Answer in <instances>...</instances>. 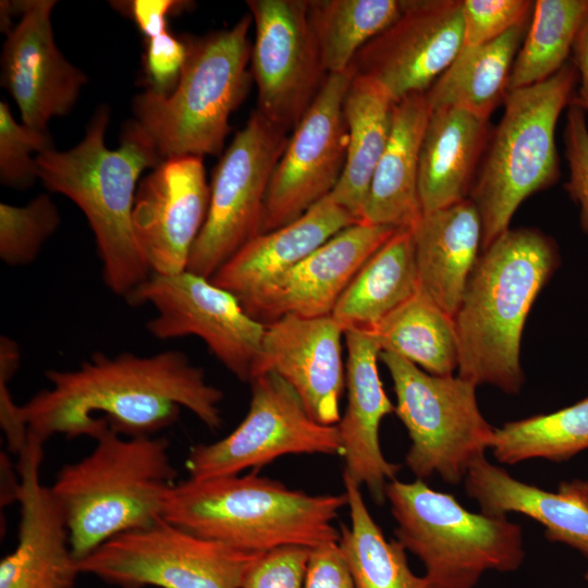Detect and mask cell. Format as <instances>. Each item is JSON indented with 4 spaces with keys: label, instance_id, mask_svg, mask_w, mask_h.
Instances as JSON below:
<instances>
[{
    "label": "cell",
    "instance_id": "6da1fadb",
    "mask_svg": "<svg viewBox=\"0 0 588 588\" xmlns=\"http://www.w3.org/2000/svg\"><path fill=\"white\" fill-rule=\"evenodd\" d=\"M45 376L50 388L21 406L27 433L44 442L56 434L94 438L106 426L124 437H150L174 424L182 408L211 430L222 425V391L180 351L95 353L75 369Z\"/></svg>",
    "mask_w": 588,
    "mask_h": 588
},
{
    "label": "cell",
    "instance_id": "7a4b0ae2",
    "mask_svg": "<svg viewBox=\"0 0 588 588\" xmlns=\"http://www.w3.org/2000/svg\"><path fill=\"white\" fill-rule=\"evenodd\" d=\"M108 123L109 109L100 107L79 144L65 151H42L35 160L44 185L69 197L86 216L103 281L125 298L151 275L134 233L133 207L142 172L155 169L162 159L136 121L124 127L120 147L108 149Z\"/></svg>",
    "mask_w": 588,
    "mask_h": 588
},
{
    "label": "cell",
    "instance_id": "3957f363",
    "mask_svg": "<svg viewBox=\"0 0 588 588\" xmlns=\"http://www.w3.org/2000/svg\"><path fill=\"white\" fill-rule=\"evenodd\" d=\"M559 264L555 243L535 229H509L479 256L454 316L458 375L518 393L527 315Z\"/></svg>",
    "mask_w": 588,
    "mask_h": 588
},
{
    "label": "cell",
    "instance_id": "277c9868",
    "mask_svg": "<svg viewBox=\"0 0 588 588\" xmlns=\"http://www.w3.org/2000/svg\"><path fill=\"white\" fill-rule=\"evenodd\" d=\"M346 493L309 494L259 476L188 478L175 483L162 518L198 537L230 548L264 553L283 547L338 542L333 522Z\"/></svg>",
    "mask_w": 588,
    "mask_h": 588
},
{
    "label": "cell",
    "instance_id": "5b68a950",
    "mask_svg": "<svg viewBox=\"0 0 588 588\" xmlns=\"http://www.w3.org/2000/svg\"><path fill=\"white\" fill-rule=\"evenodd\" d=\"M94 439L93 452L64 465L50 487L77 562L109 539L162 518L176 477L166 438L124 437L106 426Z\"/></svg>",
    "mask_w": 588,
    "mask_h": 588
},
{
    "label": "cell",
    "instance_id": "8992f818",
    "mask_svg": "<svg viewBox=\"0 0 588 588\" xmlns=\"http://www.w3.org/2000/svg\"><path fill=\"white\" fill-rule=\"evenodd\" d=\"M250 14L231 28L187 39L180 79L168 96L150 90L134 99L136 122L162 160L219 155L230 132L229 118L243 102L253 78Z\"/></svg>",
    "mask_w": 588,
    "mask_h": 588
},
{
    "label": "cell",
    "instance_id": "52a82bcc",
    "mask_svg": "<svg viewBox=\"0 0 588 588\" xmlns=\"http://www.w3.org/2000/svg\"><path fill=\"white\" fill-rule=\"evenodd\" d=\"M577 84V70L568 60L548 79L507 91L468 197L481 218L482 250L510 229L527 197L559 181L555 127Z\"/></svg>",
    "mask_w": 588,
    "mask_h": 588
},
{
    "label": "cell",
    "instance_id": "ba28073f",
    "mask_svg": "<svg viewBox=\"0 0 588 588\" xmlns=\"http://www.w3.org/2000/svg\"><path fill=\"white\" fill-rule=\"evenodd\" d=\"M394 535L425 567L432 588H474L488 571L514 572L525 559L523 528L506 516L466 510L422 479L385 487Z\"/></svg>",
    "mask_w": 588,
    "mask_h": 588
},
{
    "label": "cell",
    "instance_id": "9c48e42d",
    "mask_svg": "<svg viewBox=\"0 0 588 588\" xmlns=\"http://www.w3.org/2000/svg\"><path fill=\"white\" fill-rule=\"evenodd\" d=\"M380 360L392 378L395 413L412 442L407 467L418 479L437 474L446 483H460L494 440L495 428L477 403V385L460 376L428 373L391 352H381Z\"/></svg>",
    "mask_w": 588,
    "mask_h": 588
},
{
    "label": "cell",
    "instance_id": "30bf717a",
    "mask_svg": "<svg viewBox=\"0 0 588 588\" xmlns=\"http://www.w3.org/2000/svg\"><path fill=\"white\" fill-rule=\"evenodd\" d=\"M258 554L198 537L160 518L109 539L79 560L77 568L120 588H241Z\"/></svg>",
    "mask_w": 588,
    "mask_h": 588
},
{
    "label": "cell",
    "instance_id": "8fae6325",
    "mask_svg": "<svg viewBox=\"0 0 588 588\" xmlns=\"http://www.w3.org/2000/svg\"><path fill=\"white\" fill-rule=\"evenodd\" d=\"M287 139L257 109L250 113L213 169L206 220L186 270L210 279L260 234L268 184Z\"/></svg>",
    "mask_w": 588,
    "mask_h": 588
},
{
    "label": "cell",
    "instance_id": "7c38bea8",
    "mask_svg": "<svg viewBox=\"0 0 588 588\" xmlns=\"http://www.w3.org/2000/svg\"><path fill=\"white\" fill-rule=\"evenodd\" d=\"M246 416L226 437L194 445L186 460L189 478L240 475L287 454H343L338 425L317 422L292 387L273 372L250 381Z\"/></svg>",
    "mask_w": 588,
    "mask_h": 588
},
{
    "label": "cell",
    "instance_id": "4fadbf2b",
    "mask_svg": "<svg viewBox=\"0 0 588 588\" xmlns=\"http://www.w3.org/2000/svg\"><path fill=\"white\" fill-rule=\"evenodd\" d=\"M125 299L133 306L149 304L156 309L146 324L154 338L198 336L240 381H250L266 326L252 318L229 291L185 270L151 273Z\"/></svg>",
    "mask_w": 588,
    "mask_h": 588
},
{
    "label": "cell",
    "instance_id": "5bb4252c",
    "mask_svg": "<svg viewBox=\"0 0 588 588\" xmlns=\"http://www.w3.org/2000/svg\"><path fill=\"white\" fill-rule=\"evenodd\" d=\"M353 76L352 66L328 75L289 136L268 184L260 233L293 222L334 189L345 164L343 102Z\"/></svg>",
    "mask_w": 588,
    "mask_h": 588
},
{
    "label": "cell",
    "instance_id": "9a60e30c",
    "mask_svg": "<svg viewBox=\"0 0 588 588\" xmlns=\"http://www.w3.org/2000/svg\"><path fill=\"white\" fill-rule=\"evenodd\" d=\"M309 0H248L255 27L250 71L257 110L289 133L298 124L328 74L308 20Z\"/></svg>",
    "mask_w": 588,
    "mask_h": 588
},
{
    "label": "cell",
    "instance_id": "2e32d148",
    "mask_svg": "<svg viewBox=\"0 0 588 588\" xmlns=\"http://www.w3.org/2000/svg\"><path fill=\"white\" fill-rule=\"evenodd\" d=\"M461 0H406L402 15L364 46L352 68L397 103L425 94L463 48Z\"/></svg>",
    "mask_w": 588,
    "mask_h": 588
},
{
    "label": "cell",
    "instance_id": "e0dca14e",
    "mask_svg": "<svg viewBox=\"0 0 588 588\" xmlns=\"http://www.w3.org/2000/svg\"><path fill=\"white\" fill-rule=\"evenodd\" d=\"M209 198L200 156L164 159L142 179L134 199L133 229L151 273L186 270Z\"/></svg>",
    "mask_w": 588,
    "mask_h": 588
},
{
    "label": "cell",
    "instance_id": "ac0fdd59",
    "mask_svg": "<svg viewBox=\"0 0 588 588\" xmlns=\"http://www.w3.org/2000/svg\"><path fill=\"white\" fill-rule=\"evenodd\" d=\"M21 21L7 35L1 54V86L15 100L23 124L46 131L49 120L66 114L86 75L54 44L53 0L16 1Z\"/></svg>",
    "mask_w": 588,
    "mask_h": 588
},
{
    "label": "cell",
    "instance_id": "d6986e66",
    "mask_svg": "<svg viewBox=\"0 0 588 588\" xmlns=\"http://www.w3.org/2000/svg\"><path fill=\"white\" fill-rule=\"evenodd\" d=\"M265 326L252 379L265 372L278 375L296 392L311 418L321 425H338L345 387L344 330L331 315H285Z\"/></svg>",
    "mask_w": 588,
    "mask_h": 588
},
{
    "label": "cell",
    "instance_id": "ffe728a7",
    "mask_svg": "<svg viewBox=\"0 0 588 588\" xmlns=\"http://www.w3.org/2000/svg\"><path fill=\"white\" fill-rule=\"evenodd\" d=\"M397 230L360 221L354 223L241 305L264 324L285 315L330 316L357 271Z\"/></svg>",
    "mask_w": 588,
    "mask_h": 588
},
{
    "label": "cell",
    "instance_id": "44dd1931",
    "mask_svg": "<svg viewBox=\"0 0 588 588\" xmlns=\"http://www.w3.org/2000/svg\"><path fill=\"white\" fill-rule=\"evenodd\" d=\"M42 444L27 433L19 453V541L0 562V588H73L79 574L63 512L40 481Z\"/></svg>",
    "mask_w": 588,
    "mask_h": 588
},
{
    "label": "cell",
    "instance_id": "7402d4cb",
    "mask_svg": "<svg viewBox=\"0 0 588 588\" xmlns=\"http://www.w3.org/2000/svg\"><path fill=\"white\" fill-rule=\"evenodd\" d=\"M346 409L338 424L345 462L344 471L357 485L367 488L377 504L385 502V487L400 471L380 448L382 419L395 412L384 392L378 371L381 347L375 334L366 329L344 333Z\"/></svg>",
    "mask_w": 588,
    "mask_h": 588
},
{
    "label": "cell",
    "instance_id": "603a6c76",
    "mask_svg": "<svg viewBox=\"0 0 588 588\" xmlns=\"http://www.w3.org/2000/svg\"><path fill=\"white\" fill-rule=\"evenodd\" d=\"M357 222L327 196L293 222L247 242L210 280L242 303L270 286L336 233Z\"/></svg>",
    "mask_w": 588,
    "mask_h": 588
},
{
    "label": "cell",
    "instance_id": "cb8c5ba5",
    "mask_svg": "<svg viewBox=\"0 0 588 588\" xmlns=\"http://www.w3.org/2000/svg\"><path fill=\"white\" fill-rule=\"evenodd\" d=\"M464 480L467 495L482 513L526 515L544 527L549 541L567 544L588 559V480L563 481L556 492L546 491L517 480L485 456Z\"/></svg>",
    "mask_w": 588,
    "mask_h": 588
},
{
    "label": "cell",
    "instance_id": "d4e9b609",
    "mask_svg": "<svg viewBox=\"0 0 588 588\" xmlns=\"http://www.w3.org/2000/svg\"><path fill=\"white\" fill-rule=\"evenodd\" d=\"M411 230L420 289L454 317L479 258V211L466 198L422 213Z\"/></svg>",
    "mask_w": 588,
    "mask_h": 588
},
{
    "label": "cell",
    "instance_id": "484cf974",
    "mask_svg": "<svg viewBox=\"0 0 588 588\" xmlns=\"http://www.w3.org/2000/svg\"><path fill=\"white\" fill-rule=\"evenodd\" d=\"M431 111L425 94H412L395 103L391 134L375 169L360 222L409 229L422 215L419 157Z\"/></svg>",
    "mask_w": 588,
    "mask_h": 588
},
{
    "label": "cell",
    "instance_id": "4316f807",
    "mask_svg": "<svg viewBox=\"0 0 588 588\" xmlns=\"http://www.w3.org/2000/svg\"><path fill=\"white\" fill-rule=\"evenodd\" d=\"M491 130L489 120L455 108L432 110L419 157L422 213L469 197Z\"/></svg>",
    "mask_w": 588,
    "mask_h": 588
},
{
    "label": "cell",
    "instance_id": "83f0119b",
    "mask_svg": "<svg viewBox=\"0 0 588 588\" xmlns=\"http://www.w3.org/2000/svg\"><path fill=\"white\" fill-rule=\"evenodd\" d=\"M394 107L395 102L377 83L354 72L343 102L347 131L345 164L329 196L358 221L391 134Z\"/></svg>",
    "mask_w": 588,
    "mask_h": 588
},
{
    "label": "cell",
    "instance_id": "f1b7e54d",
    "mask_svg": "<svg viewBox=\"0 0 588 588\" xmlns=\"http://www.w3.org/2000/svg\"><path fill=\"white\" fill-rule=\"evenodd\" d=\"M419 290L412 230L399 229L357 271L331 316L344 333L371 329Z\"/></svg>",
    "mask_w": 588,
    "mask_h": 588
},
{
    "label": "cell",
    "instance_id": "f546056e",
    "mask_svg": "<svg viewBox=\"0 0 588 588\" xmlns=\"http://www.w3.org/2000/svg\"><path fill=\"white\" fill-rule=\"evenodd\" d=\"M529 22L488 44L463 47L450 66L425 93L431 110L455 108L489 120L504 102L515 57Z\"/></svg>",
    "mask_w": 588,
    "mask_h": 588
},
{
    "label": "cell",
    "instance_id": "4dcf8cb0",
    "mask_svg": "<svg viewBox=\"0 0 588 588\" xmlns=\"http://www.w3.org/2000/svg\"><path fill=\"white\" fill-rule=\"evenodd\" d=\"M381 352L394 353L428 373L451 376L458 367L454 317L421 289L371 329Z\"/></svg>",
    "mask_w": 588,
    "mask_h": 588
},
{
    "label": "cell",
    "instance_id": "1f68e13d",
    "mask_svg": "<svg viewBox=\"0 0 588 588\" xmlns=\"http://www.w3.org/2000/svg\"><path fill=\"white\" fill-rule=\"evenodd\" d=\"M351 525H341L338 544L356 588H432L411 569L404 547L388 540L372 518L360 486L343 473Z\"/></svg>",
    "mask_w": 588,
    "mask_h": 588
},
{
    "label": "cell",
    "instance_id": "d6a6232c",
    "mask_svg": "<svg viewBox=\"0 0 588 588\" xmlns=\"http://www.w3.org/2000/svg\"><path fill=\"white\" fill-rule=\"evenodd\" d=\"M406 0H310L308 20L328 75L346 72L359 50L389 28Z\"/></svg>",
    "mask_w": 588,
    "mask_h": 588
},
{
    "label": "cell",
    "instance_id": "836d02e7",
    "mask_svg": "<svg viewBox=\"0 0 588 588\" xmlns=\"http://www.w3.org/2000/svg\"><path fill=\"white\" fill-rule=\"evenodd\" d=\"M588 19V0H538L515 57L509 91L543 82L568 61L575 38Z\"/></svg>",
    "mask_w": 588,
    "mask_h": 588
},
{
    "label": "cell",
    "instance_id": "e575fe53",
    "mask_svg": "<svg viewBox=\"0 0 588 588\" xmlns=\"http://www.w3.org/2000/svg\"><path fill=\"white\" fill-rule=\"evenodd\" d=\"M588 449V396L556 412L510 421L494 430L493 456L503 464L567 461Z\"/></svg>",
    "mask_w": 588,
    "mask_h": 588
},
{
    "label": "cell",
    "instance_id": "d590c367",
    "mask_svg": "<svg viewBox=\"0 0 588 588\" xmlns=\"http://www.w3.org/2000/svg\"><path fill=\"white\" fill-rule=\"evenodd\" d=\"M60 224L57 205L38 195L24 206L0 204V258L11 267L33 262Z\"/></svg>",
    "mask_w": 588,
    "mask_h": 588
},
{
    "label": "cell",
    "instance_id": "8d00e7d4",
    "mask_svg": "<svg viewBox=\"0 0 588 588\" xmlns=\"http://www.w3.org/2000/svg\"><path fill=\"white\" fill-rule=\"evenodd\" d=\"M50 136L20 124L11 114L7 102H0V181L15 189L30 187L38 177L36 155L52 149Z\"/></svg>",
    "mask_w": 588,
    "mask_h": 588
},
{
    "label": "cell",
    "instance_id": "74e56055",
    "mask_svg": "<svg viewBox=\"0 0 588 588\" xmlns=\"http://www.w3.org/2000/svg\"><path fill=\"white\" fill-rule=\"evenodd\" d=\"M534 2L529 0H462L463 47H478L529 22Z\"/></svg>",
    "mask_w": 588,
    "mask_h": 588
},
{
    "label": "cell",
    "instance_id": "f35d334b",
    "mask_svg": "<svg viewBox=\"0 0 588 588\" xmlns=\"http://www.w3.org/2000/svg\"><path fill=\"white\" fill-rule=\"evenodd\" d=\"M310 549L283 547L259 553L247 567L241 588H303Z\"/></svg>",
    "mask_w": 588,
    "mask_h": 588
},
{
    "label": "cell",
    "instance_id": "ab89813d",
    "mask_svg": "<svg viewBox=\"0 0 588 588\" xmlns=\"http://www.w3.org/2000/svg\"><path fill=\"white\" fill-rule=\"evenodd\" d=\"M563 140L569 169L564 187L579 206L580 226L588 234V125L586 112L573 103L567 108Z\"/></svg>",
    "mask_w": 588,
    "mask_h": 588
},
{
    "label": "cell",
    "instance_id": "60d3db41",
    "mask_svg": "<svg viewBox=\"0 0 588 588\" xmlns=\"http://www.w3.org/2000/svg\"><path fill=\"white\" fill-rule=\"evenodd\" d=\"M187 52V39H180L168 30L149 38L144 56L148 90L160 96L170 95L177 85Z\"/></svg>",
    "mask_w": 588,
    "mask_h": 588
},
{
    "label": "cell",
    "instance_id": "b9f144b4",
    "mask_svg": "<svg viewBox=\"0 0 588 588\" xmlns=\"http://www.w3.org/2000/svg\"><path fill=\"white\" fill-rule=\"evenodd\" d=\"M303 588H356L338 542L310 549Z\"/></svg>",
    "mask_w": 588,
    "mask_h": 588
},
{
    "label": "cell",
    "instance_id": "7bdbcfd3",
    "mask_svg": "<svg viewBox=\"0 0 588 588\" xmlns=\"http://www.w3.org/2000/svg\"><path fill=\"white\" fill-rule=\"evenodd\" d=\"M191 2L177 0H133L117 2L123 7L147 39L167 32V16L186 9Z\"/></svg>",
    "mask_w": 588,
    "mask_h": 588
},
{
    "label": "cell",
    "instance_id": "ee69618b",
    "mask_svg": "<svg viewBox=\"0 0 588 588\" xmlns=\"http://www.w3.org/2000/svg\"><path fill=\"white\" fill-rule=\"evenodd\" d=\"M11 379L0 375V422L9 449L19 454L26 443L28 429L21 406L15 404L9 391Z\"/></svg>",
    "mask_w": 588,
    "mask_h": 588
},
{
    "label": "cell",
    "instance_id": "f6af8a7d",
    "mask_svg": "<svg viewBox=\"0 0 588 588\" xmlns=\"http://www.w3.org/2000/svg\"><path fill=\"white\" fill-rule=\"evenodd\" d=\"M578 84L571 103L578 106L588 113V19L580 27L572 48Z\"/></svg>",
    "mask_w": 588,
    "mask_h": 588
},
{
    "label": "cell",
    "instance_id": "bcb514c9",
    "mask_svg": "<svg viewBox=\"0 0 588 588\" xmlns=\"http://www.w3.org/2000/svg\"><path fill=\"white\" fill-rule=\"evenodd\" d=\"M585 579L588 581V571L585 573Z\"/></svg>",
    "mask_w": 588,
    "mask_h": 588
}]
</instances>
